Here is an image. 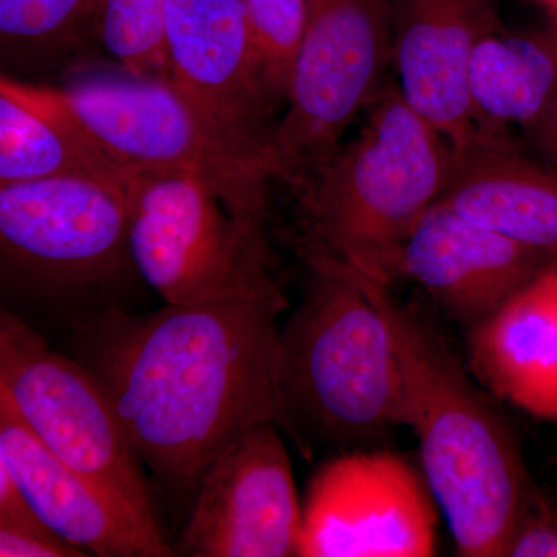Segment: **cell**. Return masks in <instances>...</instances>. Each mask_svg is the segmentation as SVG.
<instances>
[{
  "label": "cell",
  "instance_id": "21",
  "mask_svg": "<svg viewBox=\"0 0 557 557\" xmlns=\"http://www.w3.org/2000/svg\"><path fill=\"white\" fill-rule=\"evenodd\" d=\"M168 0H100L97 35L135 76L166 78Z\"/></svg>",
  "mask_w": 557,
  "mask_h": 557
},
{
  "label": "cell",
  "instance_id": "20",
  "mask_svg": "<svg viewBox=\"0 0 557 557\" xmlns=\"http://www.w3.org/2000/svg\"><path fill=\"white\" fill-rule=\"evenodd\" d=\"M100 0H0L3 70L44 72L83 51L97 35Z\"/></svg>",
  "mask_w": 557,
  "mask_h": 557
},
{
  "label": "cell",
  "instance_id": "5",
  "mask_svg": "<svg viewBox=\"0 0 557 557\" xmlns=\"http://www.w3.org/2000/svg\"><path fill=\"white\" fill-rule=\"evenodd\" d=\"M453 143L387 83L358 137L289 178L313 240L351 270L391 285L413 230L448 182Z\"/></svg>",
  "mask_w": 557,
  "mask_h": 557
},
{
  "label": "cell",
  "instance_id": "13",
  "mask_svg": "<svg viewBox=\"0 0 557 557\" xmlns=\"http://www.w3.org/2000/svg\"><path fill=\"white\" fill-rule=\"evenodd\" d=\"M555 260L435 201L403 249L399 277L412 278L469 330Z\"/></svg>",
  "mask_w": 557,
  "mask_h": 557
},
{
  "label": "cell",
  "instance_id": "24",
  "mask_svg": "<svg viewBox=\"0 0 557 557\" xmlns=\"http://www.w3.org/2000/svg\"><path fill=\"white\" fill-rule=\"evenodd\" d=\"M2 557H83V549L58 536L51 528L0 527Z\"/></svg>",
  "mask_w": 557,
  "mask_h": 557
},
{
  "label": "cell",
  "instance_id": "23",
  "mask_svg": "<svg viewBox=\"0 0 557 557\" xmlns=\"http://www.w3.org/2000/svg\"><path fill=\"white\" fill-rule=\"evenodd\" d=\"M504 557H557V497L531 486Z\"/></svg>",
  "mask_w": 557,
  "mask_h": 557
},
{
  "label": "cell",
  "instance_id": "12",
  "mask_svg": "<svg viewBox=\"0 0 557 557\" xmlns=\"http://www.w3.org/2000/svg\"><path fill=\"white\" fill-rule=\"evenodd\" d=\"M166 79L230 146L269 170L274 102L242 0H168Z\"/></svg>",
  "mask_w": 557,
  "mask_h": 557
},
{
  "label": "cell",
  "instance_id": "7",
  "mask_svg": "<svg viewBox=\"0 0 557 557\" xmlns=\"http://www.w3.org/2000/svg\"><path fill=\"white\" fill-rule=\"evenodd\" d=\"M126 200L135 265L164 304L236 295L288 304L267 237L240 225L203 180L132 172Z\"/></svg>",
  "mask_w": 557,
  "mask_h": 557
},
{
  "label": "cell",
  "instance_id": "11",
  "mask_svg": "<svg viewBox=\"0 0 557 557\" xmlns=\"http://www.w3.org/2000/svg\"><path fill=\"white\" fill-rule=\"evenodd\" d=\"M274 421L249 428L209 467L174 542L185 557L299 556L302 502Z\"/></svg>",
  "mask_w": 557,
  "mask_h": 557
},
{
  "label": "cell",
  "instance_id": "4",
  "mask_svg": "<svg viewBox=\"0 0 557 557\" xmlns=\"http://www.w3.org/2000/svg\"><path fill=\"white\" fill-rule=\"evenodd\" d=\"M143 284L126 185L90 178L0 185L2 310L65 338L110 311H132Z\"/></svg>",
  "mask_w": 557,
  "mask_h": 557
},
{
  "label": "cell",
  "instance_id": "2",
  "mask_svg": "<svg viewBox=\"0 0 557 557\" xmlns=\"http://www.w3.org/2000/svg\"><path fill=\"white\" fill-rule=\"evenodd\" d=\"M347 269L394 335L405 428L416 434L421 471L448 522L457 555L504 557L534 485L518 432L426 314L394 298L391 285Z\"/></svg>",
  "mask_w": 557,
  "mask_h": 557
},
{
  "label": "cell",
  "instance_id": "19",
  "mask_svg": "<svg viewBox=\"0 0 557 557\" xmlns=\"http://www.w3.org/2000/svg\"><path fill=\"white\" fill-rule=\"evenodd\" d=\"M480 127L531 129L557 97V32L507 33L480 40L469 70Z\"/></svg>",
  "mask_w": 557,
  "mask_h": 557
},
{
  "label": "cell",
  "instance_id": "17",
  "mask_svg": "<svg viewBox=\"0 0 557 557\" xmlns=\"http://www.w3.org/2000/svg\"><path fill=\"white\" fill-rule=\"evenodd\" d=\"M467 357L494 397L557 421V260L468 330Z\"/></svg>",
  "mask_w": 557,
  "mask_h": 557
},
{
  "label": "cell",
  "instance_id": "3",
  "mask_svg": "<svg viewBox=\"0 0 557 557\" xmlns=\"http://www.w3.org/2000/svg\"><path fill=\"white\" fill-rule=\"evenodd\" d=\"M311 274L278 330L277 426L307 458L380 448L405 428L394 335L344 263L307 245Z\"/></svg>",
  "mask_w": 557,
  "mask_h": 557
},
{
  "label": "cell",
  "instance_id": "8",
  "mask_svg": "<svg viewBox=\"0 0 557 557\" xmlns=\"http://www.w3.org/2000/svg\"><path fill=\"white\" fill-rule=\"evenodd\" d=\"M0 391L54 456L164 533L152 483L104 388L78 359L7 310H0Z\"/></svg>",
  "mask_w": 557,
  "mask_h": 557
},
{
  "label": "cell",
  "instance_id": "6",
  "mask_svg": "<svg viewBox=\"0 0 557 557\" xmlns=\"http://www.w3.org/2000/svg\"><path fill=\"white\" fill-rule=\"evenodd\" d=\"M42 89L127 174L199 177L240 225L265 236L270 171L220 137L166 78L90 73Z\"/></svg>",
  "mask_w": 557,
  "mask_h": 557
},
{
  "label": "cell",
  "instance_id": "14",
  "mask_svg": "<svg viewBox=\"0 0 557 557\" xmlns=\"http://www.w3.org/2000/svg\"><path fill=\"white\" fill-rule=\"evenodd\" d=\"M498 28L491 0H395L399 91L454 146L480 129L469 70L480 40Z\"/></svg>",
  "mask_w": 557,
  "mask_h": 557
},
{
  "label": "cell",
  "instance_id": "9",
  "mask_svg": "<svg viewBox=\"0 0 557 557\" xmlns=\"http://www.w3.org/2000/svg\"><path fill=\"white\" fill-rule=\"evenodd\" d=\"M395 0H309L288 109L267 148V166L288 180L338 148L386 86Z\"/></svg>",
  "mask_w": 557,
  "mask_h": 557
},
{
  "label": "cell",
  "instance_id": "26",
  "mask_svg": "<svg viewBox=\"0 0 557 557\" xmlns=\"http://www.w3.org/2000/svg\"><path fill=\"white\" fill-rule=\"evenodd\" d=\"M542 2L548 3V5L552 7L553 3L556 2V0H542Z\"/></svg>",
  "mask_w": 557,
  "mask_h": 557
},
{
  "label": "cell",
  "instance_id": "25",
  "mask_svg": "<svg viewBox=\"0 0 557 557\" xmlns=\"http://www.w3.org/2000/svg\"><path fill=\"white\" fill-rule=\"evenodd\" d=\"M528 132L531 137L536 139L539 148L544 150L549 159L557 160V97L542 119Z\"/></svg>",
  "mask_w": 557,
  "mask_h": 557
},
{
  "label": "cell",
  "instance_id": "15",
  "mask_svg": "<svg viewBox=\"0 0 557 557\" xmlns=\"http://www.w3.org/2000/svg\"><path fill=\"white\" fill-rule=\"evenodd\" d=\"M0 461L42 522L87 556H177L166 534L145 525L104 490L54 456L2 391Z\"/></svg>",
  "mask_w": 557,
  "mask_h": 557
},
{
  "label": "cell",
  "instance_id": "1",
  "mask_svg": "<svg viewBox=\"0 0 557 557\" xmlns=\"http://www.w3.org/2000/svg\"><path fill=\"white\" fill-rule=\"evenodd\" d=\"M287 309L225 296L110 311L65 336L108 394L152 487L175 508L189 511L209 467L249 428L277 424L278 317Z\"/></svg>",
  "mask_w": 557,
  "mask_h": 557
},
{
  "label": "cell",
  "instance_id": "16",
  "mask_svg": "<svg viewBox=\"0 0 557 557\" xmlns=\"http://www.w3.org/2000/svg\"><path fill=\"white\" fill-rule=\"evenodd\" d=\"M487 230L557 258V175L518 152L502 129L453 145L437 200Z\"/></svg>",
  "mask_w": 557,
  "mask_h": 557
},
{
  "label": "cell",
  "instance_id": "10",
  "mask_svg": "<svg viewBox=\"0 0 557 557\" xmlns=\"http://www.w3.org/2000/svg\"><path fill=\"white\" fill-rule=\"evenodd\" d=\"M438 509L423 471L401 454H335L307 485L299 557L434 556Z\"/></svg>",
  "mask_w": 557,
  "mask_h": 557
},
{
  "label": "cell",
  "instance_id": "22",
  "mask_svg": "<svg viewBox=\"0 0 557 557\" xmlns=\"http://www.w3.org/2000/svg\"><path fill=\"white\" fill-rule=\"evenodd\" d=\"M271 101L287 100L309 16V0H242Z\"/></svg>",
  "mask_w": 557,
  "mask_h": 557
},
{
  "label": "cell",
  "instance_id": "18",
  "mask_svg": "<svg viewBox=\"0 0 557 557\" xmlns=\"http://www.w3.org/2000/svg\"><path fill=\"white\" fill-rule=\"evenodd\" d=\"M90 178L126 185L129 174L101 152L42 86L0 79V185Z\"/></svg>",
  "mask_w": 557,
  "mask_h": 557
}]
</instances>
